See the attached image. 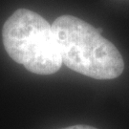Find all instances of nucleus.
<instances>
[{"label": "nucleus", "instance_id": "4", "mask_svg": "<svg viewBox=\"0 0 129 129\" xmlns=\"http://www.w3.org/2000/svg\"><path fill=\"white\" fill-rule=\"evenodd\" d=\"M97 30H98V32L100 33V34H102V28H98Z\"/></svg>", "mask_w": 129, "mask_h": 129}, {"label": "nucleus", "instance_id": "2", "mask_svg": "<svg viewBox=\"0 0 129 129\" xmlns=\"http://www.w3.org/2000/svg\"><path fill=\"white\" fill-rule=\"evenodd\" d=\"M2 39L8 55L32 73L55 74L62 65L52 25L31 10H16L7 19Z\"/></svg>", "mask_w": 129, "mask_h": 129}, {"label": "nucleus", "instance_id": "1", "mask_svg": "<svg viewBox=\"0 0 129 129\" xmlns=\"http://www.w3.org/2000/svg\"><path fill=\"white\" fill-rule=\"evenodd\" d=\"M62 63L77 73L96 79H113L124 69L116 46L96 28L73 15H61L52 25Z\"/></svg>", "mask_w": 129, "mask_h": 129}, {"label": "nucleus", "instance_id": "3", "mask_svg": "<svg viewBox=\"0 0 129 129\" xmlns=\"http://www.w3.org/2000/svg\"><path fill=\"white\" fill-rule=\"evenodd\" d=\"M62 129H97L93 126H89V125H73V126H69V127H65Z\"/></svg>", "mask_w": 129, "mask_h": 129}]
</instances>
